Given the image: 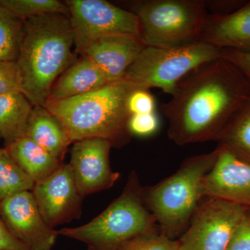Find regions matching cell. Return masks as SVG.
Instances as JSON below:
<instances>
[{
	"mask_svg": "<svg viewBox=\"0 0 250 250\" xmlns=\"http://www.w3.org/2000/svg\"><path fill=\"white\" fill-rule=\"evenodd\" d=\"M161 111L169 121V138L179 146L220 141L250 105V84L225 59L203 64L176 86Z\"/></svg>",
	"mask_w": 250,
	"mask_h": 250,
	"instance_id": "cell-1",
	"label": "cell"
},
{
	"mask_svg": "<svg viewBox=\"0 0 250 250\" xmlns=\"http://www.w3.org/2000/svg\"><path fill=\"white\" fill-rule=\"evenodd\" d=\"M73 34L68 16L46 14L24 21L17 60L21 92L33 106H43L57 79L74 62Z\"/></svg>",
	"mask_w": 250,
	"mask_h": 250,
	"instance_id": "cell-2",
	"label": "cell"
},
{
	"mask_svg": "<svg viewBox=\"0 0 250 250\" xmlns=\"http://www.w3.org/2000/svg\"><path fill=\"white\" fill-rule=\"evenodd\" d=\"M138 88L141 87L123 79L84 95L46 103L44 106L62 122L72 143L102 139L113 145L131 135L127 100Z\"/></svg>",
	"mask_w": 250,
	"mask_h": 250,
	"instance_id": "cell-3",
	"label": "cell"
},
{
	"mask_svg": "<svg viewBox=\"0 0 250 250\" xmlns=\"http://www.w3.org/2000/svg\"><path fill=\"white\" fill-rule=\"evenodd\" d=\"M155 222L146 209L135 177L101 214L85 225L59 230V235L82 242L88 250H116L126 242L153 231Z\"/></svg>",
	"mask_w": 250,
	"mask_h": 250,
	"instance_id": "cell-4",
	"label": "cell"
},
{
	"mask_svg": "<svg viewBox=\"0 0 250 250\" xmlns=\"http://www.w3.org/2000/svg\"><path fill=\"white\" fill-rule=\"evenodd\" d=\"M146 46L172 47L200 41L208 10L204 0H143L131 3Z\"/></svg>",
	"mask_w": 250,
	"mask_h": 250,
	"instance_id": "cell-5",
	"label": "cell"
},
{
	"mask_svg": "<svg viewBox=\"0 0 250 250\" xmlns=\"http://www.w3.org/2000/svg\"><path fill=\"white\" fill-rule=\"evenodd\" d=\"M218 147L208 154L187 159L176 173L153 188L147 200L163 233L172 238L195 213L203 197L202 182L214 165Z\"/></svg>",
	"mask_w": 250,
	"mask_h": 250,
	"instance_id": "cell-6",
	"label": "cell"
},
{
	"mask_svg": "<svg viewBox=\"0 0 250 250\" xmlns=\"http://www.w3.org/2000/svg\"><path fill=\"white\" fill-rule=\"evenodd\" d=\"M220 50L202 41L172 47L146 46L124 79L145 89L158 88L171 95L190 72L220 58Z\"/></svg>",
	"mask_w": 250,
	"mask_h": 250,
	"instance_id": "cell-7",
	"label": "cell"
},
{
	"mask_svg": "<svg viewBox=\"0 0 250 250\" xmlns=\"http://www.w3.org/2000/svg\"><path fill=\"white\" fill-rule=\"evenodd\" d=\"M75 53L82 55L98 39L111 36L140 37L137 16L104 0H67Z\"/></svg>",
	"mask_w": 250,
	"mask_h": 250,
	"instance_id": "cell-8",
	"label": "cell"
},
{
	"mask_svg": "<svg viewBox=\"0 0 250 250\" xmlns=\"http://www.w3.org/2000/svg\"><path fill=\"white\" fill-rule=\"evenodd\" d=\"M248 208L210 198L195 212L190 228L179 240V250H226Z\"/></svg>",
	"mask_w": 250,
	"mask_h": 250,
	"instance_id": "cell-9",
	"label": "cell"
},
{
	"mask_svg": "<svg viewBox=\"0 0 250 250\" xmlns=\"http://www.w3.org/2000/svg\"><path fill=\"white\" fill-rule=\"evenodd\" d=\"M0 219L11 234L30 250H52L59 236L58 231L44 221L29 190L0 202Z\"/></svg>",
	"mask_w": 250,
	"mask_h": 250,
	"instance_id": "cell-10",
	"label": "cell"
},
{
	"mask_svg": "<svg viewBox=\"0 0 250 250\" xmlns=\"http://www.w3.org/2000/svg\"><path fill=\"white\" fill-rule=\"evenodd\" d=\"M214 165L202 182V195L250 208V161L220 143Z\"/></svg>",
	"mask_w": 250,
	"mask_h": 250,
	"instance_id": "cell-11",
	"label": "cell"
},
{
	"mask_svg": "<svg viewBox=\"0 0 250 250\" xmlns=\"http://www.w3.org/2000/svg\"><path fill=\"white\" fill-rule=\"evenodd\" d=\"M44 221L53 228L80 214L82 197L70 164H62L31 190Z\"/></svg>",
	"mask_w": 250,
	"mask_h": 250,
	"instance_id": "cell-12",
	"label": "cell"
},
{
	"mask_svg": "<svg viewBox=\"0 0 250 250\" xmlns=\"http://www.w3.org/2000/svg\"><path fill=\"white\" fill-rule=\"evenodd\" d=\"M112 143L107 140L88 139L74 143L71 166L77 190L82 197L109 188L119 177L109 164Z\"/></svg>",
	"mask_w": 250,
	"mask_h": 250,
	"instance_id": "cell-13",
	"label": "cell"
},
{
	"mask_svg": "<svg viewBox=\"0 0 250 250\" xmlns=\"http://www.w3.org/2000/svg\"><path fill=\"white\" fill-rule=\"evenodd\" d=\"M146 47L140 38L106 36L90 44L81 56L91 59L108 82H113L124 79L126 70Z\"/></svg>",
	"mask_w": 250,
	"mask_h": 250,
	"instance_id": "cell-14",
	"label": "cell"
},
{
	"mask_svg": "<svg viewBox=\"0 0 250 250\" xmlns=\"http://www.w3.org/2000/svg\"><path fill=\"white\" fill-rule=\"evenodd\" d=\"M200 41L250 54V1L228 14H208Z\"/></svg>",
	"mask_w": 250,
	"mask_h": 250,
	"instance_id": "cell-15",
	"label": "cell"
},
{
	"mask_svg": "<svg viewBox=\"0 0 250 250\" xmlns=\"http://www.w3.org/2000/svg\"><path fill=\"white\" fill-rule=\"evenodd\" d=\"M108 83L109 82L98 65L86 56L82 55L80 59L72 62L57 79L46 103L62 101L84 95Z\"/></svg>",
	"mask_w": 250,
	"mask_h": 250,
	"instance_id": "cell-16",
	"label": "cell"
},
{
	"mask_svg": "<svg viewBox=\"0 0 250 250\" xmlns=\"http://www.w3.org/2000/svg\"><path fill=\"white\" fill-rule=\"evenodd\" d=\"M25 136L62 161L72 143L62 122L43 106H33Z\"/></svg>",
	"mask_w": 250,
	"mask_h": 250,
	"instance_id": "cell-17",
	"label": "cell"
},
{
	"mask_svg": "<svg viewBox=\"0 0 250 250\" xmlns=\"http://www.w3.org/2000/svg\"><path fill=\"white\" fill-rule=\"evenodd\" d=\"M5 147L15 162L34 183L47 178L62 165V161L27 136L20 138Z\"/></svg>",
	"mask_w": 250,
	"mask_h": 250,
	"instance_id": "cell-18",
	"label": "cell"
},
{
	"mask_svg": "<svg viewBox=\"0 0 250 250\" xmlns=\"http://www.w3.org/2000/svg\"><path fill=\"white\" fill-rule=\"evenodd\" d=\"M33 106L22 92L0 95V134L6 147L25 136Z\"/></svg>",
	"mask_w": 250,
	"mask_h": 250,
	"instance_id": "cell-19",
	"label": "cell"
},
{
	"mask_svg": "<svg viewBox=\"0 0 250 250\" xmlns=\"http://www.w3.org/2000/svg\"><path fill=\"white\" fill-rule=\"evenodd\" d=\"M24 33V21L0 6V61L16 62Z\"/></svg>",
	"mask_w": 250,
	"mask_h": 250,
	"instance_id": "cell-20",
	"label": "cell"
},
{
	"mask_svg": "<svg viewBox=\"0 0 250 250\" xmlns=\"http://www.w3.org/2000/svg\"><path fill=\"white\" fill-rule=\"evenodd\" d=\"M34 184L6 148H0V202L18 192L31 191Z\"/></svg>",
	"mask_w": 250,
	"mask_h": 250,
	"instance_id": "cell-21",
	"label": "cell"
},
{
	"mask_svg": "<svg viewBox=\"0 0 250 250\" xmlns=\"http://www.w3.org/2000/svg\"><path fill=\"white\" fill-rule=\"evenodd\" d=\"M0 6L24 21L46 14H60L69 17L67 5L58 0H0Z\"/></svg>",
	"mask_w": 250,
	"mask_h": 250,
	"instance_id": "cell-22",
	"label": "cell"
},
{
	"mask_svg": "<svg viewBox=\"0 0 250 250\" xmlns=\"http://www.w3.org/2000/svg\"><path fill=\"white\" fill-rule=\"evenodd\" d=\"M220 141L250 161V105L235 120Z\"/></svg>",
	"mask_w": 250,
	"mask_h": 250,
	"instance_id": "cell-23",
	"label": "cell"
},
{
	"mask_svg": "<svg viewBox=\"0 0 250 250\" xmlns=\"http://www.w3.org/2000/svg\"><path fill=\"white\" fill-rule=\"evenodd\" d=\"M116 250H179V242L153 230L130 240Z\"/></svg>",
	"mask_w": 250,
	"mask_h": 250,
	"instance_id": "cell-24",
	"label": "cell"
},
{
	"mask_svg": "<svg viewBox=\"0 0 250 250\" xmlns=\"http://www.w3.org/2000/svg\"><path fill=\"white\" fill-rule=\"evenodd\" d=\"M159 127V118L156 112L131 115L128 121L130 134L143 137L155 134Z\"/></svg>",
	"mask_w": 250,
	"mask_h": 250,
	"instance_id": "cell-25",
	"label": "cell"
},
{
	"mask_svg": "<svg viewBox=\"0 0 250 250\" xmlns=\"http://www.w3.org/2000/svg\"><path fill=\"white\" fill-rule=\"evenodd\" d=\"M22 80L16 62L0 61V95L21 92Z\"/></svg>",
	"mask_w": 250,
	"mask_h": 250,
	"instance_id": "cell-26",
	"label": "cell"
},
{
	"mask_svg": "<svg viewBox=\"0 0 250 250\" xmlns=\"http://www.w3.org/2000/svg\"><path fill=\"white\" fill-rule=\"evenodd\" d=\"M127 108L130 114H144L156 112V101L149 90L138 88L128 98Z\"/></svg>",
	"mask_w": 250,
	"mask_h": 250,
	"instance_id": "cell-27",
	"label": "cell"
},
{
	"mask_svg": "<svg viewBox=\"0 0 250 250\" xmlns=\"http://www.w3.org/2000/svg\"><path fill=\"white\" fill-rule=\"evenodd\" d=\"M226 250H250V208L233 233Z\"/></svg>",
	"mask_w": 250,
	"mask_h": 250,
	"instance_id": "cell-28",
	"label": "cell"
},
{
	"mask_svg": "<svg viewBox=\"0 0 250 250\" xmlns=\"http://www.w3.org/2000/svg\"><path fill=\"white\" fill-rule=\"evenodd\" d=\"M220 57L234 65L243 74L250 84V54L231 49H222Z\"/></svg>",
	"mask_w": 250,
	"mask_h": 250,
	"instance_id": "cell-29",
	"label": "cell"
},
{
	"mask_svg": "<svg viewBox=\"0 0 250 250\" xmlns=\"http://www.w3.org/2000/svg\"><path fill=\"white\" fill-rule=\"evenodd\" d=\"M0 250H30L15 238L0 219Z\"/></svg>",
	"mask_w": 250,
	"mask_h": 250,
	"instance_id": "cell-30",
	"label": "cell"
},
{
	"mask_svg": "<svg viewBox=\"0 0 250 250\" xmlns=\"http://www.w3.org/2000/svg\"><path fill=\"white\" fill-rule=\"evenodd\" d=\"M244 1H205L207 9L213 11V14H228L239 9Z\"/></svg>",
	"mask_w": 250,
	"mask_h": 250,
	"instance_id": "cell-31",
	"label": "cell"
},
{
	"mask_svg": "<svg viewBox=\"0 0 250 250\" xmlns=\"http://www.w3.org/2000/svg\"><path fill=\"white\" fill-rule=\"evenodd\" d=\"M1 139V134H0V140Z\"/></svg>",
	"mask_w": 250,
	"mask_h": 250,
	"instance_id": "cell-32",
	"label": "cell"
}]
</instances>
